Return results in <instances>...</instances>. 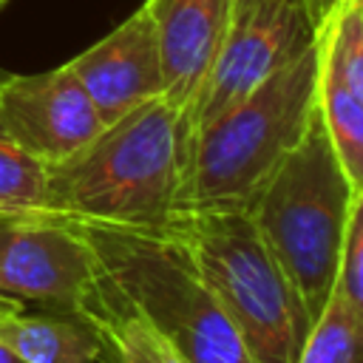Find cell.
I'll use <instances>...</instances> for the list:
<instances>
[{
    "label": "cell",
    "instance_id": "cell-8",
    "mask_svg": "<svg viewBox=\"0 0 363 363\" xmlns=\"http://www.w3.org/2000/svg\"><path fill=\"white\" fill-rule=\"evenodd\" d=\"M102 128L68 62L40 74H9L0 85V133L48 167L74 156Z\"/></svg>",
    "mask_w": 363,
    "mask_h": 363
},
{
    "label": "cell",
    "instance_id": "cell-21",
    "mask_svg": "<svg viewBox=\"0 0 363 363\" xmlns=\"http://www.w3.org/2000/svg\"><path fill=\"white\" fill-rule=\"evenodd\" d=\"M0 363H23V360H20V357H17V354H14V352L0 340Z\"/></svg>",
    "mask_w": 363,
    "mask_h": 363
},
{
    "label": "cell",
    "instance_id": "cell-15",
    "mask_svg": "<svg viewBox=\"0 0 363 363\" xmlns=\"http://www.w3.org/2000/svg\"><path fill=\"white\" fill-rule=\"evenodd\" d=\"M318 34L335 74L363 102V14L354 0H337L318 23Z\"/></svg>",
    "mask_w": 363,
    "mask_h": 363
},
{
    "label": "cell",
    "instance_id": "cell-12",
    "mask_svg": "<svg viewBox=\"0 0 363 363\" xmlns=\"http://www.w3.org/2000/svg\"><path fill=\"white\" fill-rule=\"evenodd\" d=\"M0 340L23 363H99V343L74 309L9 312L0 318Z\"/></svg>",
    "mask_w": 363,
    "mask_h": 363
},
{
    "label": "cell",
    "instance_id": "cell-5",
    "mask_svg": "<svg viewBox=\"0 0 363 363\" xmlns=\"http://www.w3.org/2000/svg\"><path fill=\"white\" fill-rule=\"evenodd\" d=\"M74 224L96 264L153 318L184 363H255L187 250L170 233Z\"/></svg>",
    "mask_w": 363,
    "mask_h": 363
},
{
    "label": "cell",
    "instance_id": "cell-23",
    "mask_svg": "<svg viewBox=\"0 0 363 363\" xmlns=\"http://www.w3.org/2000/svg\"><path fill=\"white\" fill-rule=\"evenodd\" d=\"M6 77H9V74H6V71H0V85H3V79H6Z\"/></svg>",
    "mask_w": 363,
    "mask_h": 363
},
{
    "label": "cell",
    "instance_id": "cell-18",
    "mask_svg": "<svg viewBox=\"0 0 363 363\" xmlns=\"http://www.w3.org/2000/svg\"><path fill=\"white\" fill-rule=\"evenodd\" d=\"M278 0H230V28L238 23H247L250 17H255L261 9L272 6Z\"/></svg>",
    "mask_w": 363,
    "mask_h": 363
},
{
    "label": "cell",
    "instance_id": "cell-22",
    "mask_svg": "<svg viewBox=\"0 0 363 363\" xmlns=\"http://www.w3.org/2000/svg\"><path fill=\"white\" fill-rule=\"evenodd\" d=\"M354 6L360 9V14H363V0H354Z\"/></svg>",
    "mask_w": 363,
    "mask_h": 363
},
{
    "label": "cell",
    "instance_id": "cell-20",
    "mask_svg": "<svg viewBox=\"0 0 363 363\" xmlns=\"http://www.w3.org/2000/svg\"><path fill=\"white\" fill-rule=\"evenodd\" d=\"M17 309H23V301L9 298V295H3V292H0V318H3V315H9V312H17Z\"/></svg>",
    "mask_w": 363,
    "mask_h": 363
},
{
    "label": "cell",
    "instance_id": "cell-19",
    "mask_svg": "<svg viewBox=\"0 0 363 363\" xmlns=\"http://www.w3.org/2000/svg\"><path fill=\"white\" fill-rule=\"evenodd\" d=\"M337 0H306V9H309V17H312V23L318 26L329 11H332V6H335Z\"/></svg>",
    "mask_w": 363,
    "mask_h": 363
},
{
    "label": "cell",
    "instance_id": "cell-13",
    "mask_svg": "<svg viewBox=\"0 0 363 363\" xmlns=\"http://www.w3.org/2000/svg\"><path fill=\"white\" fill-rule=\"evenodd\" d=\"M318 34V28H315ZM320 68H318V116L323 122L326 139L352 184L354 193H363V102L340 82L332 62L326 60L320 34Z\"/></svg>",
    "mask_w": 363,
    "mask_h": 363
},
{
    "label": "cell",
    "instance_id": "cell-4",
    "mask_svg": "<svg viewBox=\"0 0 363 363\" xmlns=\"http://www.w3.org/2000/svg\"><path fill=\"white\" fill-rule=\"evenodd\" d=\"M167 233L218 298L255 363H298L312 329L247 210H182Z\"/></svg>",
    "mask_w": 363,
    "mask_h": 363
},
{
    "label": "cell",
    "instance_id": "cell-24",
    "mask_svg": "<svg viewBox=\"0 0 363 363\" xmlns=\"http://www.w3.org/2000/svg\"><path fill=\"white\" fill-rule=\"evenodd\" d=\"M6 3H9V0H0V9H3V6H6Z\"/></svg>",
    "mask_w": 363,
    "mask_h": 363
},
{
    "label": "cell",
    "instance_id": "cell-9",
    "mask_svg": "<svg viewBox=\"0 0 363 363\" xmlns=\"http://www.w3.org/2000/svg\"><path fill=\"white\" fill-rule=\"evenodd\" d=\"M68 68L91 96L105 125L164 94L156 26L147 3L128 20L68 60Z\"/></svg>",
    "mask_w": 363,
    "mask_h": 363
},
{
    "label": "cell",
    "instance_id": "cell-11",
    "mask_svg": "<svg viewBox=\"0 0 363 363\" xmlns=\"http://www.w3.org/2000/svg\"><path fill=\"white\" fill-rule=\"evenodd\" d=\"M74 312L99 343V363H184L153 318L96 264Z\"/></svg>",
    "mask_w": 363,
    "mask_h": 363
},
{
    "label": "cell",
    "instance_id": "cell-2",
    "mask_svg": "<svg viewBox=\"0 0 363 363\" xmlns=\"http://www.w3.org/2000/svg\"><path fill=\"white\" fill-rule=\"evenodd\" d=\"M318 68L320 45L315 34L298 57L193 133L184 150L176 213L250 210L315 116Z\"/></svg>",
    "mask_w": 363,
    "mask_h": 363
},
{
    "label": "cell",
    "instance_id": "cell-7",
    "mask_svg": "<svg viewBox=\"0 0 363 363\" xmlns=\"http://www.w3.org/2000/svg\"><path fill=\"white\" fill-rule=\"evenodd\" d=\"M96 258L68 218H0V292L48 309H74Z\"/></svg>",
    "mask_w": 363,
    "mask_h": 363
},
{
    "label": "cell",
    "instance_id": "cell-17",
    "mask_svg": "<svg viewBox=\"0 0 363 363\" xmlns=\"http://www.w3.org/2000/svg\"><path fill=\"white\" fill-rule=\"evenodd\" d=\"M335 292L343 298L363 329V193H354L352 199Z\"/></svg>",
    "mask_w": 363,
    "mask_h": 363
},
{
    "label": "cell",
    "instance_id": "cell-3",
    "mask_svg": "<svg viewBox=\"0 0 363 363\" xmlns=\"http://www.w3.org/2000/svg\"><path fill=\"white\" fill-rule=\"evenodd\" d=\"M352 199L354 190L315 108L303 139L247 210L309 323L320 318L335 292Z\"/></svg>",
    "mask_w": 363,
    "mask_h": 363
},
{
    "label": "cell",
    "instance_id": "cell-10",
    "mask_svg": "<svg viewBox=\"0 0 363 363\" xmlns=\"http://www.w3.org/2000/svg\"><path fill=\"white\" fill-rule=\"evenodd\" d=\"M156 26L164 99L182 116V164L184 139L204 79L230 31V0H145Z\"/></svg>",
    "mask_w": 363,
    "mask_h": 363
},
{
    "label": "cell",
    "instance_id": "cell-6",
    "mask_svg": "<svg viewBox=\"0 0 363 363\" xmlns=\"http://www.w3.org/2000/svg\"><path fill=\"white\" fill-rule=\"evenodd\" d=\"M315 28L318 26L309 17L306 0H278L247 23L233 26L199 94L184 150L201 125L221 116L281 65L298 57L315 40Z\"/></svg>",
    "mask_w": 363,
    "mask_h": 363
},
{
    "label": "cell",
    "instance_id": "cell-16",
    "mask_svg": "<svg viewBox=\"0 0 363 363\" xmlns=\"http://www.w3.org/2000/svg\"><path fill=\"white\" fill-rule=\"evenodd\" d=\"M298 363H363V329L337 292L312 323Z\"/></svg>",
    "mask_w": 363,
    "mask_h": 363
},
{
    "label": "cell",
    "instance_id": "cell-1",
    "mask_svg": "<svg viewBox=\"0 0 363 363\" xmlns=\"http://www.w3.org/2000/svg\"><path fill=\"white\" fill-rule=\"evenodd\" d=\"M182 184V116L156 96L48 167L40 216L167 233Z\"/></svg>",
    "mask_w": 363,
    "mask_h": 363
},
{
    "label": "cell",
    "instance_id": "cell-14",
    "mask_svg": "<svg viewBox=\"0 0 363 363\" xmlns=\"http://www.w3.org/2000/svg\"><path fill=\"white\" fill-rule=\"evenodd\" d=\"M45 184L48 164L0 133V218L40 216Z\"/></svg>",
    "mask_w": 363,
    "mask_h": 363
}]
</instances>
